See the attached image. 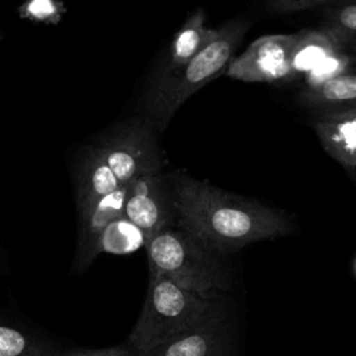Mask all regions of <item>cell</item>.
<instances>
[{"instance_id": "1", "label": "cell", "mask_w": 356, "mask_h": 356, "mask_svg": "<svg viewBox=\"0 0 356 356\" xmlns=\"http://www.w3.org/2000/svg\"><path fill=\"white\" fill-rule=\"evenodd\" d=\"M168 177L177 225L220 254L229 256L295 229L292 217L280 209L227 192L184 170H171Z\"/></svg>"}, {"instance_id": "2", "label": "cell", "mask_w": 356, "mask_h": 356, "mask_svg": "<svg viewBox=\"0 0 356 356\" xmlns=\"http://www.w3.org/2000/svg\"><path fill=\"white\" fill-rule=\"evenodd\" d=\"M249 19L235 18L213 28L203 47L179 68L153 75L142 99V111L159 134L164 132L178 108L200 88L225 72L249 28Z\"/></svg>"}, {"instance_id": "3", "label": "cell", "mask_w": 356, "mask_h": 356, "mask_svg": "<svg viewBox=\"0 0 356 356\" xmlns=\"http://www.w3.org/2000/svg\"><path fill=\"white\" fill-rule=\"evenodd\" d=\"M149 277H164L209 299H229L234 273L228 256L204 246L178 225L164 228L145 243Z\"/></svg>"}, {"instance_id": "4", "label": "cell", "mask_w": 356, "mask_h": 356, "mask_svg": "<svg viewBox=\"0 0 356 356\" xmlns=\"http://www.w3.org/2000/svg\"><path fill=\"white\" fill-rule=\"evenodd\" d=\"M229 314V299H209L164 277H149L147 295L127 346L145 352L175 335Z\"/></svg>"}, {"instance_id": "5", "label": "cell", "mask_w": 356, "mask_h": 356, "mask_svg": "<svg viewBox=\"0 0 356 356\" xmlns=\"http://www.w3.org/2000/svg\"><path fill=\"white\" fill-rule=\"evenodd\" d=\"M157 134L146 117L138 115L103 132L92 143L122 186L140 175L164 170Z\"/></svg>"}, {"instance_id": "6", "label": "cell", "mask_w": 356, "mask_h": 356, "mask_svg": "<svg viewBox=\"0 0 356 356\" xmlns=\"http://www.w3.org/2000/svg\"><path fill=\"white\" fill-rule=\"evenodd\" d=\"M124 217L142 231L145 243L159 231L177 225L168 171L145 174L128 184Z\"/></svg>"}, {"instance_id": "7", "label": "cell", "mask_w": 356, "mask_h": 356, "mask_svg": "<svg viewBox=\"0 0 356 356\" xmlns=\"http://www.w3.org/2000/svg\"><path fill=\"white\" fill-rule=\"evenodd\" d=\"M295 40L296 33L260 36L229 61L225 75L246 83H289Z\"/></svg>"}, {"instance_id": "8", "label": "cell", "mask_w": 356, "mask_h": 356, "mask_svg": "<svg viewBox=\"0 0 356 356\" xmlns=\"http://www.w3.org/2000/svg\"><path fill=\"white\" fill-rule=\"evenodd\" d=\"M128 184L106 195L93 206L78 213V241L72 271L82 273L99 256V242L104 229L114 220L124 216Z\"/></svg>"}, {"instance_id": "9", "label": "cell", "mask_w": 356, "mask_h": 356, "mask_svg": "<svg viewBox=\"0 0 356 356\" xmlns=\"http://www.w3.org/2000/svg\"><path fill=\"white\" fill-rule=\"evenodd\" d=\"M232 330L228 316L214 318L203 325L175 335L135 356H229Z\"/></svg>"}, {"instance_id": "10", "label": "cell", "mask_w": 356, "mask_h": 356, "mask_svg": "<svg viewBox=\"0 0 356 356\" xmlns=\"http://www.w3.org/2000/svg\"><path fill=\"white\" fill-rule=\"evenodd\" d=\"M323 149L345 171H356V107L320 111L312 121Z\"/></svg>"}, {"instance_id": "11", "label": "cell", "mask_w": 356, "mask_h": 356, "mask_svg": "<svg viewBox=\"0 0 356 356\" xmlns=\"http://www.w3.org/2000/svg\"><path fill=\"white\" fill-rule=\"evenodd\" d=\"M74 182L78 213L89 209L97 200L121 186L93 143L82 149L78 157Z\"/></svg>"}, {"instance_id": "12", "label": "cell", "mask_w": 356, "mask_h": 356, "mask_svg": "<svg viewBox=\"0 0 356 356\" xmlns=\"http://www.w3.org/2000/svg\"><path fill=\"white\" fill-rule=\"evenodd\" d=\"M341 50L343 47L339 39L324 26L296 32V40L289 60V83L303 79L320 63Z\"/></svg>"}, {"instance_id": "13", "label": "cell", "mask_w": 356, "mask_h": 356, "mask_svg": "<svg viewBox=\"0 0 356 356\" xmlns=\"http://www.w3.org/2000/svg\"><path fill=\"white\" fill-rule=\"evenodd\" d=\"M299 100L320 111L356 107V70H346L318 85L302 86Z\"/></svg>"}, {"instance_id": "14", "label": "cell", "mask_w": 356, "mask_h": 356, "mask_svg": "<svg viewBox=\"0 0 356 356\" xmlns=\"http://www.w3.org/2000/svg\"><path fill=\"white\" fill-rule=\"evenodd\" d=\"M211 33L213 28L206 26L204 11L195 10L174 35L160 68L153 75L168 74L184 65L203 47Z\"/></svg>"}, {"instance_id": "15", "label": "cell", "mask_w": 356, "mask_h": 356, "mask_svg": "<svg viewBox=\"0 0 356 356\" xmlns=\"http://www.w3.org/2000/svg\"><path fill=\"white\" fill-rule=\"evenodd\" d=\"M61 350L44 335L0 320V356H58Z\"/></svg>"}, {"instance_id": "16", "label": "cell", "mask_w": 356, "mask_h": 356, "mask_svg": "<svg viewBox=\"0 0 356 356\" xmlns=\"http://www.w3.org/2000/svg\"><path fill=\"white\" fill-rule=\"evenodd\" d=\"M140 246H145L142 231L122 216L104 229L97 250L99 254H128L138 250Z\"/></svg>"}, {"instance_id": "17", "label": "cell", "mask_w": 356, "mask_h": 356, "mask_svg": "<svg viewBox=\"0 0 356 356\" xmlns=\"http://www.w3.org/2000/svg\"><path fill=\"white\" fill-rule=\"evenodd\" d=\"M323 26L331 31L343 50L356 58V0L332 4L325 11Z\"/></svg>"}, {"instance_id": "18", "label": "cell", "mask_w": 356, "mask_h": 356, "mask_svg": "<svg viewBox=\"0 0 356 356\" xmlns=\"http://www.w3.org/2000/svg\"><path fill=\"white\" fill-rule=\"evenodd\" d=\"M355 63H356V58L353 56H350L345 50H341V51L332 54L331 57H328L327 60H324L323 63H320L313 71H310L303 78V81H305L303 86L318 85V83L349 70L350 65Z\"/></svg>"}, {"instance_id": "19", "label": "cell", "mask_w": 356, "mask_h": 356, "mask_svg": "<svg viewBox=\"0 0 356 356\" xmlns=\"http://www.w3.org/2000/svg\"><path fill=\"white\" fill-rule=\"evenodd\" d=\"M349 0H267L268 11L274 14H292L324 4H337Z\"/></svg>"}, {"instance_id": "20", "label": "cell", "mask_w": 356, "mask_h": 356, "mask_svg": "<svg viewBox=\"0 0 356 356\" xmlns=\"http://www.w3.org/2000/svg\"><path fill=\"white\" fill-rule=\"evenodd\" d=\"M58 356H135V352L127 345H118L102 349H63Z\"/></svg>"}]
</instances>
